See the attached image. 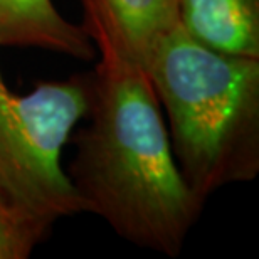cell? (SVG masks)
<instances>
[{"mask_svg":"<svg viewBox=\"0 0 259 259\" xmlns=\"http://www.w3.org/2000/svg\"><path fill=\"white\" fill-rule=\"evenodd\" d=\"M88 115L66 172L86 212L133 244L177 256L204 200L180 172L148 74L98 63Z\"/></svg>","mask_w":259,"mask_h":259,"instance_id":"6da1fadb","label":"cell"},{"mask_svg":"<svg viewBox=\"0 0 259 259\" xmlns=\"http://www.w3.org/2000/svg\"><path fill=\"white\" fill-rule=\"evenodd\" d=\"M145 72L168 118L174 157L205 200L259 174V58L222 54L175 27Z\"/></svg>","mask_w":259,"mask_h":259,"instance_id":"7a4b0ae2","label":"cell"},{"mask_svg":"<svg viewBox=\"0 0 259 259\" xmlns=\"http://www.w3.org/2000/svg\"><path fill=\"white\" fill-rule=\"evenodd\" d=\"M91 103V74L35 84L15 95L0 71V187L17 209L51 229L86 212L61 167V152Z\"/></svg>","mask_w":259,"mask_h":259,"instance_id":"3957f363","label":"cell"},{"mask_svg":"<svg viewBox=\"0 0 259 259\" xmlns=\"http://www.w3.org/2000/svg\"><path fill=\"white\" fill-rule=\"evenodd\" d=\"M180 0H81L82 29L105 64L145 71L153 49L179 27Z\"/></svg>","mask_w":259,"mask_h":259,"instance_id":"277c9868","label":"cell"},{"mask_svg":"<svg viewBox=\"0 0 259 259\" xmlns=\"http://www.w3.org/2000/svg\"><path fill=\"white\" fill-rule=\"evenodd\" d=\"M37 48L76 59L95 58L82 25L69 22L53 0H0V48Z\"/></svg>","mask_w":259,"mask_h":259,"instance_id":"5b68a950","label":"cell"},{"mask_svg":"<svg viewBox=\"0 0 259 259\" xmlns=\"http://www.w3.org/2000/svg\"><path fill=\"white\" fill-rule=\"evenodd\" d=\"M179 24L222 54L259 58V0H180Z\"/></svg>","mask_w":259,"mask_h":259,"instance_id":"8992f818","label":"cell"},{"mask_svg":"<svg viewBox=\"0 0 259 259\" xmlns=\"http://www.w3.org/2000/svg\"><path fill=\"white\" fill-rule=\"evenodd\" d=\"M48 229L22 214L0 187V259L30 256Z\"/></svg>","mask_w":259,"mask_h":259,"instance_id":"52a82bcc","label":"cell"}]
</instances>
